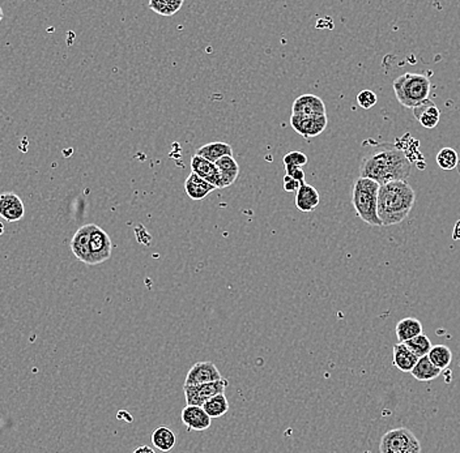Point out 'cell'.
I'll return each instance as SVG.
<instances>
[{"mask_svg": "<svg viewBox=\"0 0 460 453\" xmlns=\"http://www.w3.org/2000/svg\"><path fill=\"white\" fill-rule=\"evenodd\" d=\"M412 164L402 149L394 144H376L366 150L359 164V176L383 185L396 180H407Z\"/></svg>", "mask_w": 460, "mask_h": 453, "instance_id": "obj_1", "label": "cell"}, {"mask_svg": "<svg viewBox=\"0 0 460 453\" xmlns=\"http://www.w3.org/2000/svg\"><path fill=\"white\" fill-rule=\"evenodd\" d=\"M414 202V190L407 180L379 185L377 212L382 226H392L404 221L412 211Z\"/></svg>", "mask_w": 460, "mask_h": 453, "instance_id": "obj_2", "label": "cell"}, {"mask_svg": "<svg viewBox=\"0 0 460 453\" xmlns=\"http://www.w3.org/2000/svg\"><path fill=\"white\" fill-rule=\"evenodd\" d=\"M71 250L84 264L97 265L110 259L113 243L108 232L100 226L89 223L76 232L71 241Z\"/></svg>", "mask_w": 460, "mask_h": 453, "instance_id": "obj_3", "label": "cell"}, {"mask_svg": "<svg viewBox=\"0 0 460 453\" xmlns=\"http://www.w3.org/2000/svg\"><path fill=\"white\" fill-rule=\"evenodd\" d=\"M378 191L379 185L368 178L359 176L353 185L352 204L359 218L370 226H382L377 212Z\"/></svg>", "mask_w": 460, "mask_h": 453, "instance_id": "obj_4", "label": "cell"}, {"mask_svg": "<svg viewBox=\"0 0 460 453\" xmlns=\"http://www.w3.org/2000/svg\"><path fill=\"white\" fill-rule=\"evenodd\" d=\"M397 101L408 109H414L420 102L428 100L430 94V81L428 76L407 72L392 84Z\"/></svg>", "mask_w": 460, "mask_h": 453, "instance_id": "obj_5", "label": "cell"}, {"mask_svg": "<svg viewBox=\"0 0 460 453\" xmlns=\"http://www.w3.org/2000/svg\"><path fill=\"white\" fill-rule=\"evenodd\" d=\"M381 453H421V444L409 428L399 427L387 431L379 444Z\"/></svg>", "mask_w": 460, "mask_h": 453, "instance_id": "obj_6", "label": "cell"}, {"mask_svg": "<svg viewBox=\"0 0 460 453\" xmlns=\"http://www.w3.org/2000/svg\"><path fill=\"white\" fill-rule=\"evenodd\" d=\"M229 386L226 379H221L210 384L195 386V387H184L186 404L191 407H203L205 401L215 398L221 393H225V389Z\"/></svg>", "mask_w": 460, "mask_h": 453, "instance_id": "obj_7", "label": "cell"}, {"mask_svg": "<svg viewBox=\"0 0 460 453\" xmlns=\"http://www.w3.org/2000/svg\"><path fill=\"white\" fill-rule=\"evenodd\" d=\"M221 379H224V378L213 362H198L187 372V376L184 380V387L210 384V383H215Z\"/></svg>", "mask_w": 460, "mask_h": 453, "instance_id": "obj_8", "label": "cell"}, {"mask_svg": "<svg viewBox=\"0 0 460 453\" xmlns=\"http://www.w3.org/2000/svg\"><path fill=\"white\" fill-rule=\"evenodd\" d=\"M327 115H292L290 126L304 138H315L327 127Z\"/></svg>", "mask_w": 460, "mask_h": 453, "instance_id": "obj_9", "label": "cell"}, {"mask_svg": "<svg viewBox=\"0 0 460 453\" xmlns=\"http://www.w3.org/2000/svg\"><path fill=\"white\" fill-rule=\"evenodd\" d=\"M292 115H327V109L321 97L302 94L293 102Z\"/></svg>", "mask_w": 460, "mask_h": 453, "instance_id": "obj_10", "label": "cell"}, {"mask_svg": "<svg viewBox=\"0 0 460 453\" xmlns=\"http://www.w3.org/2000/svg\"><path fill=\"white\" fill-rule=\"evenodd\" d=\"M25 214V206L19 196L12 192L0 195V217L6 221H20Z\"/></svg>", "mask_w": 460, "mask_h": 453, "instance_id": "obj_11", "label": "cell"}, {"mask_svg": "<svg viewBox=\"0 0 460 453\" xmlns=\"http://www.w3.org/2000/svg\"><path fill=\"white\" fill-rule=\"evenodd\" d=\"M181 419L189 431H205L210 428L212 419L202 407L186 405L181 413Z\"/></svg>", "mask_w": 460, "mask_h": 453, "instance_id": "obj_12", "label": "cell"}, {"mask_svg": "<svg viewBox=\"0 0 460 453\" xmlns=\"http://www.w3.org/2000/svg\"><path fill=\"white\" fill-rule=\"evenodd\" d=\"M191 170H193L191 173L200 176L205 182H208L210 185H213L216 190L217 188H225L222 180H221L217 167L210 161L195 155L193 159H191Z\"/></svg>", "mask_w": 460, "mask_h": 453, "instance_id": "obj_13", "label": "cell"}, {"mask_svg": "<svg viewBox=\"0 0 460 453\" xmlns=\"http://www.w3.org/2000/svg\"><path fill=\"white\" fill-rule=\"evenodd\" d=\"M414 115L425 129H435L441 121L440 109L429 98L414 106Z\"/></svg>", "mask_w": 460, "mask_h": 453, "instance_id": "obj_14", "label": "cell"}, {"mask_svg": "<svg viewBox=\"0 0 460 453\" xmlns=\"http://www.w3.org/2000/svg\"><path fill=\"white\" fill-rule=\"evenodd\" d=\"M321 196L317 188L312 185H301L295 192V206L301 212H313L314 209L319 205Z\"/></svg>", "mask_w": 460, "mask_h": 453, "instance_id": "obj_15", "label": "cell"}, {"mask_svg": "<svg viewBox=\"0 0 460 453\" xmlns=\"http://www.w3.org/2000/svg\"><path fill=\"white\" fill-rule=\"evenodd\" d=\"M184 190L191 200H203L216 188L208 182H205L200 176L191 173L184 182Z\"/></svg>", "mask_w": 460, "mask_h": 453, "instance_id": "obj_16", "label": "cell"}, {"mask_svg": "<svg viewBox=\"0 0 460 453\" xmlns=\"http://www.w3.org/2000/svg\"><path fill=\"white\" fill-rule=\"evenodd\" d=\"M396 337L399 343H404L414 339L419 334H423V324L416 317H404L396 324Z\"/></svg>", "mask_w": 460, "mask_h": 453, "instance_id": "obj_17", "label": "cell"}, {"mask_svg": "<svg viewBox=\"0 0 460 453\" xmlns=\"http://www.w3.org/2000/svg\"><path fill=\"white\" fill-rule=\"evenodd\" d=\"M196 156L203 157L212 164L219 161L220 158L226 157V156H233V148L226 143L221 141H215L205 144L196 150Z\"/></svg>", "mask_w": 460, "mask_h": 453, "instance_id": "obj_18", "label": "cell"}, {"mask_svg": "<svg viewBox=\"0 0 460 453\" xmlns=\"http://www.w3.org/2000/svg\"><path fill=\"white\" fill-rule=\"evenodd\" d=\"M215 165L219 170L221 180H222L225 188L233 185L240 176V166H238L237 161L233 158V156L220 158L219 161L215 162Z\"/></svg>", "mask_w": 460, "mask_h": 453, "instance_id": "obj_19", "label": "cell"}, {"mask_svg": "<svg viewBox=\"0 0 460 453\" xmlns=\"http://www.w3.org/2000/svg\"><path fill=\"white\" fill-rule=\"evenodd\" d=\"M417 361H419V358L405 346L404 343H397L394 345L392 362H394V366L397 370L403 371V372H411V371L414 370Z\"/></svg>", "mask_w": 460, "mask_h": 453, "instance_id": "obj_20", "label": "cell"}, {"mask_svg": "<svg viewBox=\"0 0 460 453\" xmlns=\"http://www.w3.org/2000/svg\"><path fill=\"white\" fill-rule=\"evenodd\" d=\"M442 370L437 369L428 357L419 358L414 370L411 371L412 376L419 381H432L441 375Z\"/></svg>", "mask_w": 460, "mask_h": 453, "instance_id": "obj_21", "label": "cell"}, {"mask_svg": "<svg viewBox=\"0 0 460 453\" xmlns=\"http://www.w3.org/2000/svg\"><path fill=\"white\" fill-rule=\"evenodd\" d=\"M152 443L161 452H170L177 444V438L169 427L160 426L152 434Z\"/></svg>", "mask_w": 460, "mask_h": 453, "instance_id": "obj_22", "label": "cell"}, {"mask_svg": "<svg viewBox=\"0 0 460 453\" xmlns=\"http://www.w3.org/2000/svg\"><path fill=\"white\" fill-rule=\"evenodd\" d=\"M202 407L211 419H215V418L225 416L228 413L229 402H228V398L225 396V393H221V395H217L215 398H210L208 401H205Z\"/></svg>", "mask_w": 460, "mask_h": 453, "instance_id": "obj_23", "label": "cell"}, {"mask_svg": "<svg viewBox=\"0 0 460 453\" xmlns=\"http://www.w3.org/2000/svg\"><path fill=\"white\" fill-rule=\"evenodd\" d=\"M428 358L437 369L445 370L450 366L451 361H452V352H451L450 348H447L446 345H435V346H433L432 350L428 354Z\"/></svg>", "mask_w": 460, "mask_h": 453, "instance_id": "obj_24", "label": "cell"}, {"mask_svg": "<svg viewBox=\"0 0 460 453\" xmlns=\"http://www.w3.org/2000/svg\"><path fill=\"white\" fill-rule=\"evenodd\" d=\"M184 6V0H152L148 7L161 16H173Z\"/></svg>", "mask_w": 460, "mask_h": 453, "instance_id": "obj_25", "label": "cell"}, {"mask_svg": "<svg viewBox=\"0 0 460 453\" xmlns=\"http://www.w3.org/2000/svg\"><path fill=\"white\" fill-rule=\"evenodd\" d=\"M405 346L414 353L417 358H423V357H428V354L432 350L433 345L432 341L429 340V337L426 334H419L416 336L412 340L404 343Z\"/></svg>", "mask_w": 460, "mask_h": 453, "instance_id": "obj_26", "label": "cell"}, {"mask_svg": "<svg viewBox=\"0 0 460 453\" xmlns=\"http://www.w3.org/2000/svg\"><path fill=\"white\" fill-rule=\"evenodd\" d=\"M435 161H437L438 166L441 167L442 170H454L458 165L459 156H458V152L455 149L446 147V148H442L438 152Z\"/></svg>", "mask_w": 460, "mask_h": 453, "instance_id": "obj_27", "label": "cell"}, {"mask_svg": "<svg viewBox=\"0 0 460 453\" xmlns=\"http://www.w3.org/2000/svg\"><path fill=\"white\" fill-rule=\"evenodd\" d=\"M284 166L286 167H304L307 164V156L302 152H290L283 158Z\"/></svg>", "mask_w": 460, "mask_h": 453, "instance_id": "obj_28", "label": "cell"}, {"mask_svg": "<svg viewBox=\"0 0 460 453\" xmlns=\"http://www.w3.org/2000/svg\"><path fill=\"white\" fill-rule=\"evenodd\" d=\"M378 98L377 94L373 92V91H362L357 94V103H359V107L365 109V110H369L371 107L376 106L377 103Z\"/></svg>", "mask_w": 460, "mask_h": 453, "instance_id": "obj_29", "label": "cell"}, {"mask_svg": "<svg viewBox=\"0 0 460 453\" xmlns=\"http://www.w3.org/2000/svg\"><path fill=\"white\" fill-rule=\"evenodd\" d=\"M286 176L293 178L297 182H300L301 185L306 183V180H305L306 176H305V171L302 167H286Z\"/></svg>", "mask_w": 460, "mask_h": 453, "instance_id": "obj_30", "label": "cell"}, {"mask_svg": "<svg viewBox=\"0 0 460 453\" xmlns=\"http://www.w3.org/2000/svg\"><path fill=\"white\" fill-rule=\"evenodd\" d=\"M301 183L297 182L293 178L290 176H284V182H283V187L286 190V192H297L298 188L301 187Z\"/></svg>", "mask_w": 460, "mask_h": 453, "instance_id": "obj_31", "label": "cell"}, {"mask_svg": "<svg viewBox=\"0 0 460 453\" xmlns=\"http://www.w3.org/2000/svg\"><path fill=\"white\" fill-rule=\"evenodd\" d=\"M132 453H156V452H155V449H153L152 447H149V445H141V447H138V448H135V449H134V452Z\"/></svg>", "mask_w": 460, "mask_h": 453, "instance_id": "obj_32", "label": "cell"}, {"mask_svg": "<svg viewBox=\"0 0 460 453\" xmlns=\"http://www.w3.org/2000/svg\"><path fill=\"white\" fill-rule=\"evenodd\" d=\"M452 238L456 241L460 239V221L456 222L455 225V229H454V234H452Z\"/></svg>", "mask_w": 460, "mask_h": 453, "instance_id": "obj_33", "label": "cell"}, {"mask_svg": "<svg viewBox=\"0 0 460 453\" xmlns=\"http://www.w3.org/2000/svg\"><path fill=\"white\" fill-rule=\"evenodd\" d=\"M4 234V225H3V222L0 221V235H3Z\"/></svg>", "mask_w": 460, "mask_h": 453, "instance_id": "obj_34", "label": "cell"}, {"mask_svg": "<svg viewBox=\"0 0 460 453\" xmlns=\"http://www.w3.org/2000/svg\"><path fill=\"white\" fill-rule=\"evenodd\" d=\"M3 16H4V15H3V10H1V7H0V22H1V20H3Z\"/></svg>", "mask_w": 460, "mask_h": 453, "instance_id": "obj_35", "label": "cell"}, {"mask_svg": "<svg viewBox=\"0 0 460 453\" xmlns=\"http://www.w3.org/2000/svg\"><path fill=\"white\" fill-rule=\"evenodd\" d=\"M456 169H458V171H459V174H460V158H459V161H458V165H456Z\"/></svg>", "mask_w": 460, "mask_h": 453, "instance_id": "obj_36", "label": "cell"}]
</instances>
